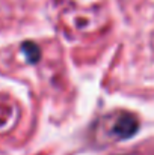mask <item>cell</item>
Instances as JSON below:
<instances>
[{"instance_id":"1","label":"cell","mask_w":154,"mask_h":155,"mask_svg":"<svg viewBox=\"0 0 154 155\" xmlns=\"http://www.w3.org/2000/svg\"><path fill=\"white\" fill-rule=\"evenodd\" d=\"M139 130V120L132 113H121L113 124V134L119 139H130Z\"/></svg>"},{"instance_id":"2","label":"cell","mask_w":154,"mask_h":155,"mask_svg":"<svg viewBox=\"0 0 154 155\" xmlns=\"http://www.w3.org/2000/svg\"><path fill=\"white\" fill-rule=\"evenodd\" d=\"M23 53L26 56V59L30 62V63H36L41 57V51H39V47L33 42H24L23 44Z\"/></svg>"}]
</instances>
